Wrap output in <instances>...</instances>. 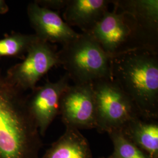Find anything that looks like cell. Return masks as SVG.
Here are the masks:
<instances>
[{"label": "cell", "instance_id": "7", "mask_svg": "<svg viewBox=\"0 0 158 158\" xmlns=\"http://www.w3.org/2000/svg\"><path fill=\"white\" fill-rule=\"evenodd\" d=\"M59 115L66 127L96 129V98L92 83L70 85L60 98Z\"/></svg>", "mask_w": 158, "mask_h": 158}, {"label": "cell", "instance_id": "1", "mask_svg": "<svg viewBox=\"0 0 158 158\" xmlns=\"http://www.w3.org/2000/svg\"><path fill=\"white\" fill-rule=\"evenodd\" d=\"M23 93L0 71V158H40L41 136Z\"/></svg>", "mask_w": 158, "mask_h": 158}, {"label": "cell", "instance_id": "4", "mask_svg": "<svg viewBox=\"0 0 158 158\" xmlns=\"http://www.w3.org/2000/svg\"><path fill=\"white\" fill-rule=\"evenodd\" d=\"M58 57L60 65L74 84L112 80L111 58L90 34L81 33L77 38L62 45Z\"/></svg>", "mask_w": 158, "mask_h": 158}, {"label": "cell", "instance_id": "5", "mask_svg": "<svg viewBox=\"0 0 158 158\" xmlns=\"http://www.w3.org/2000/svg\"><path fill=\"white\" fill-rule=\"evenodd\" d=\"M92 85L99 132L122 130L130 121L142 117L131 99L113 80H98Z\"/></svg>", "mask_w": 158, "mask_h": 158}, {"label": "cell", "instance_id": "13", "mask_svg": "<svg viewBox=\"0 0 158 158\" xmlns=\"http://www.w3.org/2000/svg\"><path fill=\"white\" fill-rule=\"evenodd\" d=\"M115 8L130 13L148 27L158 31V0H111Z\"/></svg>", "mask_w": 158, "mask_h": 158}, {"label": "cell", "instance_id": "15", "mask_svg": "<svg viewBox=\"0 0 158 158\" xmlns=\"http://www.w3.org/2000/svg\"><path fill=\"white\" fill-rule=\"evenodd\" d=\"M107 134L113 142L114 151L105 158H150L125 135L121 130H113Z\"/></svg>", "mask_w": 158, "mask_h": 158}, {"label": "cell", "instance_id": "10", "mask_svg": "<svg viewBox=\"0 0 158 158\" xmlns=\"http://www.w3.org/2000/svg\"><path fill=\"white\" fill-rule=\"evenodd\" d=\"M111 0H68L63 18L68 25L89 34L108 11Z\"/></svg>", "mask_w": 158, "mask_h": 158}, {"label": "cell", "instance_id": "3", "mask_svg": "<svg viewBox=\"0 0 158 158\" xmlns=\"http://www.w3.org/2000/svg\"><path fill=\"white\" fill-rule=\"evenodd\" d=\"M111 59L139 50L158 52V31L114 8L89 33Z\"/></svg>", "mask_w": 158, "mask_h": 158}, {"label": "cell", "instance_id": "2", "mask_svg": "<svg viewBox=\"0 0 158 158\" xmlns=\"http://www.w3.org/2000/svg\"><path fill=\"white\" fill-rule=\"evenodd\" d=\"M111 76L142 118H158V52L139 50L111 59Z\"/></svg>", "mask_w": 158, "mask_h": 158}, {"label": "cell", "instance_id": "14", "mask_svg": "<svg viewBox=\"0 0 158 158\" xmlns=\"http://www.w3.org/2000/svg\"><path fill=\"white\" fill-rule=\"evenodd\" d=\"M39 38L35 34L12 32L0 39V58L15 57L24 59L30 47Z\"/></svg>", "mask_w": 158, "mask_h": 158}, {"label": "cell", "instance_id": "16", "mask_svg": "<svg viewBox=\"0 0 158 158\" xmlns=\"http://www.w3.org/2000/svg\"><path fill=\"white\" fill-rule=\"evenodd\" d=\"M34 1L40 6L52 11L64 9L68 2V0H36Z\"/></svg>", "mask_w": 158, "mask_h": 158}, {"label": "cell", "instance_id": "6", "mask_svg": "<svg viewBox=\"0 0 158 158\" xmlns=\"http://www.w3.org/2000/svg\"><path fill=\"white\" fill-rule=\"evenodd\" d=\"M58 66L60 63L56 46L38 39L30 47L23 62L10 68L6 77L23 92L32 90L40 79Z\"/></svg>", "mask_w": 158, "mask_h": 158}, {"label": "cell", "instance_id": "17", "mask_svg": "<svg viewBox=\"0 0 158 158\" xmlns=\"http://www.w3.org/2000/svg\"><path fill=\"white\" fill-rule=\"evenodd\" d=\"M9 10V7L4 0H0V14H6Z\"/></svg>", "mask_w": 158, "mask_h": 158}, {"label": "cell", "instance_id": "9", "mask_svg": "<svg viewBox=\"0 0 158 158\" xmlns=\"http://www.w3.org/2000/svg\"><path fill=\"white\" fill-rule=\"evenodd\" d=\"M27 14L35 34L40 40L63 45L80 35L57 12L43 8L35 1L29 4Z\"/></svg>", "mask_w": 158, "mask_h": 158}, {"label": "cell", "instance_id": "12", "mask_svg": "<svg viewBox=\"0 0 158 158\" xmlns=\"http://www.w3.org/2000/svg\"><path fill=\"white\" fill-rule=\"evenodd\" d=\"M121 130L150 158H158V119L136 118Z\"/></svg>", "mask_w": 158, "mask_h": 158}, {"label": "cell", "instance_id": "8", "mask_svg": "<svg viewBox=\"0 0 158 158\" xmlns=\"http://www.w3.org/2000/svg\"><path fill=\"white\" fill-rule=\"evenodd\" d=\"M70 81L66 73L57 81L47 80L43 85L36 87L27 96L28 107L40 136L45 135L50 125L59 115L60 100L70 85Z\"/></svg>", "mask_w": 158, "mask_h": 158}, {"label": "cell", "instance_id": "11", "mask_svg": "<svg viewBox=\"0 0 158 158\" xmlns=\"http://www.w3.org/2000/svg\"><path fill=\"white\" fill-rule=\"evenodd\" d=\"M41 158H93V153L89 142L80 130L66 127L64 134Z\"/></svg>", "mask_w": 158, "mask_h": 158}]
</instances>
